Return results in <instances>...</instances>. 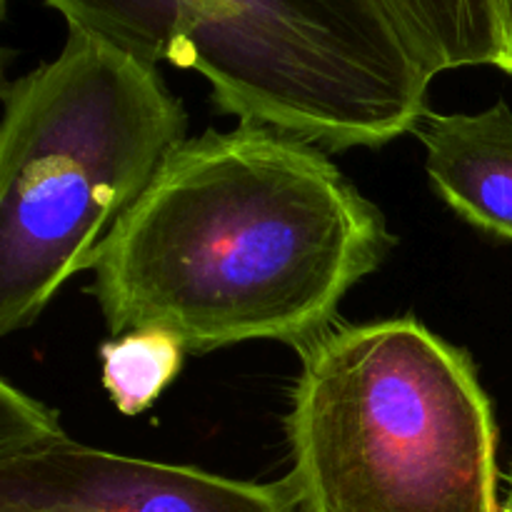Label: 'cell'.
Here are the masks:
<instances>
[{
    "label": "cell",
    "instance_id": "1",
    "mask_svg": "<svg viewBox=\"0 0 512 512\" xmlns=\"http://www.w3.org/2000/svg\"><path fill=\"white\" fill-rule=\"evenodd\" d=\"M393 245L320 145L240 123L170 155L93 253L88 293L113 335L158 328L188 353L250 340L298 350Z\"/></svg>",
    "mask_w": 512,
    "mask_h": 512
},
{
    "label": "cell",
    "instance_id": "2",
    "mask_svg": "<svg viewBox=\"0 0 512 512\" xmlns=\"http://www.w3.org/2000/svg\"><path fill=\"white\" fill-rule=\"evenodd\" d=\"M290 480L308 512H500L498 425L468 350L415 318L298 348Z\"/></svg>",
    "mask_w": 512,
    "mask_h": 512
},
{
    "label": "cell",
    "instance_id": "3",
    "mask_svg": "<svg viewBox=\"0 0 512 512\" xmlns=\"http://www.w3.org/2000/svg\"><path fill=\"white\" fill-rule=\"evenodd\" d=\"M68 28L198 70L223 113L323 150L378 148L428 113V75L378 0H45Z\"/></svg>",
    "mask_w": 512,
    "mask_h": 512
},
{
    "label": "cell",
    "instance_id": "4",
    "mask_svg": "<svg viewBox=\"0 0 512 512\" xmlns=\"http://www.w3.org/2000/svg\"><path fill=\"white\" fill-rule=\"evenodd\" d=\"M158 65L68 28L58 58L3 90L0 335L23 330L185 143Z\"/></svg>",
    "mask_w": 512,
    "mask_h": 512
},
{
    "label": "cell",
    "instance_id": "5",
    "mask_svg": "<svg viewBox=\"0 0 512 512\" xmlns=\"http://www.w3.org/2000/svg\"><path fill=\"white\" fill-rule=\"evenodd\" d=\"M0 512H308L288 478L250 483L90 448L63 428L0 455Z\"/></svg>",
    "mask_w": 512,
    "mask_h": 512
},
{
    "label": "cell",
    "instance_id": "6",
    "mask_svg": "<svg viewBox=\"0 0 512 512\" xmlns=\"http://www.w3.org/2000/svg\"><path fill=\"white\" fill-rule=\"evenodd\" d=\"M425 145L435 193L473 228L512 243V110L425 113L413 130Z\"/></svg>",
    "mask_w": 512,
    "mask_h": 512
},
{
    "label": "cell",
    "instance_id": "7",
    "mask_svg": "<svg viewBox=\"0 0 512 512\" xmlns=\"http://www.w3.org/2000/svg\"><path fill=\"white\" fill-rule=\"evenodd\" d=\"M428 80L498 63L490 0H378Z\"/></svg>",
    "mask_w": 512,
    "mask_h": 512
},
{
    "label": "cell",
    "instance_id": "8",
    "mask_svg": "<svg viewBox=\"0 0 512 512\" xmlns=\"http://www.w3.org/2000/svg\"><path fill=\"white\" fill-rule=\"evenodd\" d=\"M188 350L175 335L158 328H140L115 335L100 348L103 388L123 415L145 413L178 378Z\"/></svg>",
    "mask_w": 512,
    "mask_h": 512
},
{
    "label": "cell",
    "instance_id": "9",
    "mask_svg": "<svg viewBox=\"0 0 512 512\" xmlns=\"http://www.w3.org/2000/svg\"><path fill=\"white\" fill-rule=\"evenodd\" d=\"M60 428L55 410L13 388L8 380L0 383V455L30 448Z\"/></svg>",
    "mask_w": 512,
    "mask_h": 512
},
{
    "label": "cell",
    "instance_id": "10",
    "mask_svg": "<svg viewBox=\"0 0 512 512\" xmlns=\"http://www.w3.org/2000/svg\"><path fill=\"white\" fill-rule=\"evenodd\" d=\"M490 10L495 23V43H498L495 68L512 73V0H490Z\"/></svg>",
    "mask_w": 512,
    "mask_h": 512
}]
</instances>
